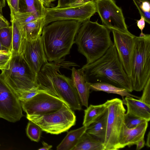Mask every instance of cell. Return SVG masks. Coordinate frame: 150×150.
Returning <instances> with one entry per match:
<instances>
[{
  "mask_svg": "<svg viewBox=\"0 0 150 150\" xmlns=\"http://www.w3.org/2000/svg\"><path fill=\"white\" fill-rule=\"evenodd\" d=\"M81 23L74 20H63L44 27L41 38L47 61L58 63L69 54Z\"/></svg>",
  "mask_w": 150,
  "mask_h": 150,
  "instance_id": "1",
  "label": "cell"
},
{
  "mask_svg": "<svg viewBox=\"0 0 150 150\" xmlns=\"http://www.w3.org/2000/svg\"><path fill=\"white\" fill-rule=\"evenodd\" d=\"M81 69L90 83H106L129 93L133 91L131 79L124 70L113 44L102 57Z\"/></svg>",
  "mask_w": 150,
  "mask_h": 150,
  "instance_id": "2",
  "label": "cell"
},
{
  "mask_svg": "<svg viewBox=\"0 0 150 150\" xmlns=\"http://www.w3.org/2000/svg\"><path fill=\"white\" fill-rule=\"evenodd\" d=\"M58 63L47 61L37 74L39 87L63 101L73 110H81L79 96L71 79L62 74Z\"/></svg>",
  "mask_w": 150,
  "mask_h": 150,
  "instance_id": "3",
  "label": "cell"
},
{
  "mask_svg": "<svg viewBox=\"0 0 150 150\" xmlns=\"http://www.w3.org/2000/svg\"><path fill=\"white\" fill-rule=\"evenodd\" d=\"M110 30L97 21L88 20L81 23L75 42L78 51L86 59V64L93 62L106 52L113 44Z\"/></svg>",
  "mask_w": 150,
  "mask_h": 150,
  "instance_id": "4",
  "label": "cell"
},
{
  "mask_svg": "<svg viewBox=\"0 0 150 150\" xmlns=\"http://www.w3.org/2000/svg\"><path fill=\"white\" fill-rule=\"evenodd\" d=\"M1 76L17 96L21 93L39 88L37 74L31 69L21 54L12 56Z\"/></svg>",
  "mask_w": 150,
  "mask_h": 150,
  "instance_id": "5",
  "label": "cell"
},
{
  "mask_svg": "<svg viewBox=\"0 0 150 150\" xmlns=\"http://www.w3.org/2000/svg\"><path fill=\"white\" fill-rule=\"evenodd\" d=\"M150 78V35L135 37L130 77L133 91H142Z\"/></svg>",
  "mask_w": 150,
  "mask_h": 150,
  "instance_id": "6",
  "label": "cell"
},
{
  "mask_svg": "<svg viewBox=\"0 0 150 150\" xmlns=\"http://www.w3.org/2000/svg\"><path fill=\"white\" fill-rule=\"evenodd\" d=\"M27 118L34 122L42 131L53 134L67 131L75 125L76 116L72 110L66 103L54 112L26 115Z\"/></svg>",
  "mask_w": 150,
  "mask_h": 150,
  "instance_id": "7",
  "label": "cell"
},
{
  "mask_svg": "<svg viewBox=\"0 0 150 150\" xmlns=\"http://www.w3.org/2000/svg\"><path fill=\"white\" fill-rule=\"evenodd\" d=\"M108 110L107 128L103 142L105 150L120 149L126 110L122 100L115 98L105 103Z\"/></svg>",
  "mask_w": 150,
  "mask_h": 150,
  "instance_id": "8",
  "label": "cell"
},
{
  "mask_svg": "<svg viewBox=\"0 0 150 150\" xmlns=\"http://www.w3.org/2000/svg\"><path fill=\"white\" fill-rule=\"evenodd\" d=\"M96 12L94 1L77 5L45 8V26L54 21L63 20H74L82 23L89 20Z\"/></svg>",
  "mask_w": 150,
  "mask_h": 150,
  "instance_id": "9",
  "label": "cell"
},
{
  "mask_svg": "<svg viewBox=\"0 0 150 150\" xmlns=\"http://www.w3.org/2000/svg\"><path fill=\"white\" fill-rule=\"evenodd\" d=\"M96 11L103 25L110 29L130 33L128 30L122 9L113 0H95Z\"/></svg>",
  "mask_w": 150,
  "mask_h": 150,
  "instance_id": "10",
  "label": "cell"
},
{
  "mask_svg": "<svg viewBox=\"0 0 150 150\" xmlns=\"http://www.w3.org/2000/svg\"><path fill=\"white\" fill-rule=\"evenodd\" d=\"M23 116L21 101L0 75V118L14 122Z\"/></svg>",
  "mask_w": 150,
  "mask_h": 150,
  "instance_id": "11",
  "label": "cell"
},
{
  "mask_svg": "<svg viewBox=\"0 0 150 150\" xmlns=\"http://www.w3.org/2000/svg\"><path fill=\"white\" fill-rule=\"evenodd\" d=\"M21 103L22 109L28 115L54 112L61 108L64 103L67 104L59 98L45 91Z\"/></svg>",
  "mask_w": 150,
  "mask_h": 150,
  "instance_id": "12",
  "label": "cell"
},
{
  "mask_svg": "<svg viewBox=\"0 0 150 150\" xmlns=\"http://www.w3.org/2000/svg\"><path fill=\"white\" fill-rule=\"evenodd\" d=\"M110 30L113 35V43L120 61L130 79L135 36L131 33H125L114 29Z\"/></svg>",
  "mask_w": 150,
  "mask_h": 150,
  "instance_id": "13",
  "label": "cell"
},
{
  "mask_svg": "<svg viewBox=\"0 0 150 150\" xmlns=\"http://www.w3.org/2000/svg\"><path fill=\"white\" fill-rule=\"evenodd\" d=\"M21 54L32 70L37 74L42 66L48 61L41 36L32 40L24 39Z\"/></svg>",
  "mask_w": 150,
  "mask_h": 150,
  "instance_id": "14",
  "label": "cell"
},
{
  "mask_svg": "<svg viewBox=\"0 0 150 150\" xmlns=\"http://www.w3.org/2000/svg\"><path fill=\"white\" fill-rule=\"evenodd\" d=\"M71 79L79 96L81 104L86 108L88 107V100L90 90V83L81 69L72 70Z\"/></svg>",
  "mask_w": 150,
  "mask_h": 150,
  "instance_id": "15",
  "label": "cell"
},
{
  "mask_svg": "<svg viewBox=\"0 0 150 150\" xmlns=\"http://www.w3.org/2000/svg\"><path fill=\"white\" fill-rule=\"evenodd\" d=\"M126 105L129 116L143 119L149 122L150 120V105L130 96H127L122 100Z\"/></svg>",
  "mask_w": 150,
  "mask_h": 150,
  "instance_id": "16",
  "label": "cell"
},
{
  "mask_svg": "<svg viewBox=\"0 0 150 150\" xmlns=\"http://www.w3.org/2000/svg\"><path fill=\"white\" fill-rule=\"evenodd\" d=\"M148 122H144L132 128H127L125 125L120 143V149L135 144L138 141L144 138Z\"/></svg>",
  "mask_w": 150,
  "mask_h": 150,
  "instance_id": "17",
  "label": "cell"
},
{
  "mask_svg": "<svg viewBox=\"0 0 150 150\" xmlns=\"http://www.w3.org/2000/svg\"><path fill=\"white\" fill-rule=\"evenodd\" d=\"M45 16L26 24H20L25 39L32 40L41 36L43 28L45 26Z\"/></svg>",
  "mask_w": 150,
  "mask_h": 150,
  "instance_id": "18",
  "label": "cell"
},
{
  "mask_svg": "<svg viewBox=\"0 0 150 150\" xmlns=\"http://www.w3.org/2000/svg\"><path fill=\"white\" fill-rule=\"evenodd\" d=\"M11 11V21L12 28V54L17 55L21 54L23 38L20 23L15 18L14 13Z\"/></svg>",
  "mask_w": 150,
  "mask_h": 150,
  "instance_id": "19",
  "label": "cell"
},
{
  "mask_svg": "<svg viewBox=\"0 0 150 150\" xmlns=\"http://www.w3.org/2000/svg\"><path fill=\"white\" fill-rule=\"evenodd\" d=\"M87 127L83 126L68 132L61 142L57 147V150H73L79 139L86 131Z\"/></svg>",
  "mask_w": 150,
  "mask_h": 150,
  "instance_id": "20",
  "label": "cell"
},
{
  "mask_svg": "<svg viewBox=\"0 0 150 150\" xmlns=\"http://www.w3.org/2000/svg\"><path fill=\"white\" fill-rule=\"evenodd\" d=\"M73 150H105L103 143L86 132Z\"/></svg>",
  "mask_w": 150,
  "mask_h": 150,
  "instance_id": "21",
  "label": "cell"
},
{
  "mask_svg": "<svg viewBox=\"0 0 150 150\" xmlns=\"http://www.w3.org/2000/svg\"><path fill=\"white\" fill-rule=\"evenodd\" d=\"M107 108L105 112L94 122L87 127L86 132L100 140L105 141L107 125Z\"/></svg>",
  "mask_w": 150,
  "mask_h": 150,
  "instance_id": "22",
  "label": "cell"
},
{
  "mask_svg": "<svg viewBox=\"0 0 150 150\" xmlns=\"http://www.w3.org/2000/svg\"><path fill=\"white\" fill-rule=\"evenodd\" d=\"M90 90L95 91H102L108 93L115 94L123 97L130 96L137 98L139 97L130 94L125 89L105 82L90 83Z\"/></svg>",
  "mask_w": 150,
  "mask_h": 150,
  "instance_id": "23",
  "label": "cell"
},
{
  "mask_svg": "<svg viewBox=\"0 0 150 150\" xmlns=\"http://www.w3.org/2000/svg\"><path fill=\"white\" fill-rule=\"evenodd\" d=\"M107 109L105 103L97 105H90L84 110L83 125L88 127L102 115Z\"/></svg>",
  "mask_w": 150,
  "mask_h": 150,
  "instance_id": "24",
  "label": "cell"
},
{
  "mask_svg": "<svg viewBox=\"0 0 150 150\" xmlns=\"http://www.w3.org/2000/svg\"><path fill=\"white\" fill-rule=\"evenodd\" d=\"M19 12H32L40 17L45 16V8L40 0H19Z\"/></svg>",
  "mask_w": 150,
  "mask_h": 150,
  "instance_id": "25",
  "label": "cell"
},
{
  "mask_svg": "<svg viewBox=\"0 0 150 150\" xmlns=\"http://www.w3.org/2000/svg\"><path fill=\"white\" fill-rule=\"evenodd\" d=\"M12 37L11 25L0 29V41L3 48L7 51L11 52Z\"/></svg>",
  "mask_w": 150,
  "mask_h": 150,
  "instance_id": "26",
  "label": "cell"
},
{
  "mask_svg": "<svg viewBox=\"0 0 150 150\" xmlns=\"http://www.w3.org/2000/svg\"><path fill=\"white\" fill-rule=\"evenodd\" d=\"M42 130L38 125L29 120L26 129V134L32 141L38 142L40 139Z\"/></svg>",
  "mask_w": 150,
  "mask_h": 150,
  "instance_id": "27",
  "label": "cell"
},
{
  "mask_svg": "<svg viewBox=\"0 0 150 150\" xmlns=\"http://www.w3.org/2000/svg\"><path fill=\"white\" fill-rule=\"evenodd\" d=\"M14 17L20 25L26 24L41 17L32 12H19L14 14Z\"/></svg>",
  "mask_w": 150,
  "mask_h": 150,
  "instance_id": "28",
  "label": "cell"
},
{
  "mask_svg": "<svg viewBox=\"0 0 150 150\" xmlns=\"http://www.w3.org/2000/svg\"><path fill=\"white\" fill-rule=\"evenodd\" d=\"M146 121H147L144 119L129 116L125 114V124L129 128L135 127L138 125Z\"/></svg>",
  "mask_w": 150,
  "mask_h": 150,
  "instance_id": "29",
  "label": "cell"
},
{
  "mask_svg": "<svg viewBox=\"0 0 150 150\" xmlns=\"http://www.w3.org/2000/svg\"><path fill=\"white\" fill-rule=\"evenodd\" d=\"M42 91H45L40 89L39 88H35L23 92L18 95L17 97L21 101H26Z\"/></svg>",
  "mask_w": 150,
  "mask_h": 150,
  "instance_id": "30",
  "label": "cell"
},
{
  "mask_svg": "<svg viewBox=\"0 0 150 150\" xmlns=\"http://www.w3.org/2000/svg\"><path fill=\"white\" fill-rule=\"evenodd\" d=\"M12 56L11 52L0 51V69H5L7 67Z\"/></svg>",
  "mask_w": 150,
  "mask_h": 150,
  "instance_id": "31",
  "label": "cell"
},
{
  "mask_svg": "<svg viewBox=\"0 0 150 150\" xmlns=\"http://www.w3.org/2000/svg\"><path fill=\"white\" fill-rule=\"evenodd\" d=\"M142 90V94L139 100L144 103L150 105V78L148 80Z\"/></svg>",
  "mask_w": 150,
  "mask_h": 150,
  "instance_id": "32",
  "label": "cell"
},
{
  "mask_svg": "<svg viewBox=\"0 0 150 150\" xmlns=\"http://www.w3.org/2000/svg\"><path fill=\"white\" fill-rule=\"evenodd\" d=\"M81 4L80 0H58L57 7H62Z\"/></svg>",
  "mask_w": 150,
  "mask_h": 150,
  "instance_id": "33",
  "label": "cell"
},
{
  "mask_svg": "<svg viewBox=\"0 0 150 150\" xmlns=\"http://www.w3.org/2000/svg\"><path fill=\"white\" fill-rule=\"evenodd\" d=\"M135 5L138 9L141 16L144 18L145 21L149 24H150V12H145L142 10L139 7L137 0H132Z\"/></svg>",
  "mask_w": 150,
  "mask_h": 150,
  "instance_id": "34",
  "label": "cell"
},
{
  "mask_svg": "<svg viewBox=\"0 0 150 150\" xmlns=\"http://www.w3.org/2000/svg\"><path fill=\"white\" fill-rule=\"evenodd\" d=\"M6 1L10 8V11H12L14 14L18 13L19 11V0H6Z\"/></svg>",
  "mask_w": 150,
  "mask_h": 150,
  "instance_id": "35",
  "label": "cell"
},
{
  "mask_svg": "<svg viewBox=\"0 0 150 150\" xmlns=\"http://www.w3.org/2000/svg\"><path fill=\"white\" fill-rule=\"evenodd\" d=\"M145 21L144 18L142 16H141V18L140 20L137 21V26L141 31L139 36H143L145 34L143 32V30L145 26Z\"/></svg>",
  "mask_w": 150,
  "mask_h": 150,
  "instance_id": "36",
  "label": "cell"
},
{
  "mask_svg": "<svg viewBox=\"0 0 150 150\" xmlns=\"http://www.w3.org/2000/svg\"><path fill=\"white\" fill-rule=\"evenodd\" d=\"M139 7L141 9L145 12L150 11V2L148 1H144L141 2L137 1Z\"/></svg>",
  "mask_w": 150,
  "mask_h": 150,
  "instance_id": "37",
  "label": "cell"
},
{
  "mask_svg": "<svg viewBox=\"0 0 150 150\" xmlns=\"http://www.w3.org/2000/svg\"><path fill=\"white\" fill-rule=\"evenodd\" d=\"M145 142L144 138L138 141L135 144L136 145V150H139L143 148L144 146Z\"/></svg>",
  "mask_w": 150,
  "mask_h": 150,
  "instance_id": "38",
  "label": "cell"
},
{
  "mask_svg": "<svg viewBox=\"0 0 150 150\" xmlns=\"http://www.w3.org/2000/svg\"><path fill=\"white\" fill-rule=\"evenodd\" d=\"M43 146L40 149L38 150H49L52 147V146L48 144L47 143L43 141L42 142Z\"/></svg>",
  "mask_w": 150,
  "mask_h": 150,
  "instance_id": "39",
  "label": "cell"
},
{
  "mask_svg": "<svg viewBox=\"0 0 150 150\" xmlns=\"http://www.w3.org/2000/svg\"><path fill=\"white\" fill-rule=\"evenodd\" d=\"M146 145L149 147H150V132L149 131L147 136V138Z\"/></svg>",
  "mask_w": 150,
  "mask_h": 150,
  "instance_id": "40",
  "label": "cell"
},
{
  "mask_svg": "<svg viewBox=\"0 0 150 150\" xmlns=\"http://www.w3.org/2000/svg\"><path fill=\"white\" fill-rule=\"evenodd\" d=\"M41 1L43 4L45 6H46L47 8H49L50 4V3L47 0H40Z\"/></svg>",
  "mask_w": 150,
  "mask_h": 150,
  "instance_id": "41",
  "label": "cell"
},
{
  "mask_svg": "<svg viewBox=\"0 0 150 150\" xmlns=\"http://www.w3.org/2000/svg\"><path fill=\"white\" fill-rule=\"evenodd\" d=\"M5 5L6 0H0V7L3 8Z\"/></svg>",
  "mask_w": 150,
  "mask_h": 150,
  "instance_id": "42",
  "label": "cell"
},
{
  "mask_svg": "<svg viewBox=\"0 0 150 150\" xmlns=\"http://www.w3.org/2000/svg\"><path fill=\"white\" fill-rule=\"evenodd\" d=\"M94 0H80L81 4H83L89 2L94 1Z\"/></svg>",
  "mask_w": 150,
  "mask_h": 150,
  "instance_id": "43",
  "label": "cell"
},
{
  "mask_svg": "<svg viewBox=\"0 0 150 150\" xmlns=\"http://www.w3.org/2000/svg\"><path fill=\"white\" fill-rule=\"evenodd\" d=\"M3 50L6 51L4 49V48L1 45V43L0 41V51H3Z\"/></svg>",
  "mask_w": 150,
  "mask_h": 150,
  "instance_id": "44",
  "label": "cell"
},
{
  "mask_svg": "<svg viewBox=\"0 0 150 150\" xmlns=\"http://www.w3.org/2000/svg\"><path fill=\"white\" fill-rule=\"evenodd\" d=\"M141 2H143L144 1H148L149 2H150V0H137Z\"/></svg>",
  "mask_w": 150,
  "mask_h": 150,
  "instance_id": "45",
  "label": "cell"
},
{
  "mask_svg": "<svg viewBox=\"0 0 150 150\" xmlns=\"http://www.w3.org/2000/svg\"><path fill=\"white\" fill-rule=\"evenodd\" d=\"M47 0L51 4V3L53 1H55V0Z\"/></svg>",
  "mask_w": 150,
  "mask_h": 150,
  "instance_id": "46",
  "label": "cell"
}]
</instances>
